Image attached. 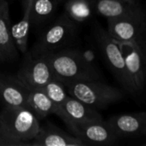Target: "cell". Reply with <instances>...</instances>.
<instances>
[{
	"mask_svg": "<svg viewBox=\"0 0 146 146\" xmlns=\"http://www.w3.org/2000/svg\"><path fill=\"white\" fill-rule=\"evenodd\" d=\"M33 1V0H32ZM32 1L23 9L22 18L15 24L11 25V35L18 51L26 54L28 50V40L31 27L30 7Z\"/></svg>",
	"mask_w": 146,
	"mask_h": 146,
	"instance_id": "cell-18",
	"label": "cell"
},
{
	"mask_svg": "<svg viewBox=\"0 0 146 146\" xmlns=\"http://www.w3.org/2000/svg\"><path fill=\"white\" fill-rule=\"evenodd\" d=\"M32 146H86L77 137L68 133L52 122L40 125L35 137L29 142Z\"/></svg>",
	"mask_w": 146,
	"mask_h": 146,
	"instance_id": "cell-11",
	"label": "cell"
},
{
	"mask_svg": "<svg viewBox=\"0 0 146 146\" xmlns=\"http://www.w3.org/2000/svg\"><path fill=\"white\" fill-rule=\"evenodd\" d=\"M94 10L107 19L143 14L136 3L126 0H94Z\"/></svg>",
	"mask_w": 146,
	"mask_h": 146,
	"instance_id": "cell-15",
	"label": "cell"
},
{
	"mask_svg": "<svg viewBox=\"0 0 146 146\" xmlns=\"http://www.w3.org/2000/svg\"><path fill=\"white\" fill-rule=\"evenodd\" d=\"M126 68L135 93L143 91L146 80V50L142 41L120 43Z\"/></svg>",
	"mask_w": 146,
	"mask_h": 146,
	"instance_id": "cell-7",
	"label": "cell"
},
{
	"mask_svg": "<svg viewBox=\"0 0 146 146\" xmlns=\"http://www.w3.org/2000/svg\"><path fill=\"white\" fill-rule=\"evenodd\" d=\"M108 123L118 137H133L146 134V112L113 116Z\"/></svg>",
	"mask_w": 146,
	"mask_h": 146,
	"instance_id": "cell-13",
	"label": "cell"
},
{
	"mask_svg": "<svg viewBox=\"0 0 146 146\" xmlns=\"http://www.w3.org/2000/svg\"><path fill=\"white\" fill-rule=\"evenodd\" d=\"M29 92L16 75L0 74V100L4 106L27 108Z\"/></svg>",
	"mask_w": 146,
	"mask_h": 146,
	"instance_id": "cell-12",
	"label": "cell"
},
{
	"mask_svg": "<svg viewBox=\"0 0 146 146\" xmlns=\"http://www.w3.org/2000/svg\"><path fill=\"white\" fill-rule=\"evenodd\" d=\"M16 77L28 90L42 89L54 79L47 53L27 54Z\"/></svg>",
	"mask_w": 146,
	"mask_h": 146,
	"instance_id": "cell-5",
	"label": "cell"
},
{
	"mask_svg": "<svg viewBox=\"0 0 146 146\" xmlns=\"http://www.w3.org/2000/svg\"><path fill=\"white\" fill-rule=\"evenodd\" d=\"M108 33L119 43L142 41L145 32L143 14L127 17L108 19Z\"/></svg>",
	"mask_w": 146,
	"mask_h": 146,
	"instance_id": "cell-9",
	"label": "cell"
},
{
	"mask_svg": "<svg viewBox=\"0 0 146 146\" xmlns=\"http://www.w3.org/2000/svg\"><path fill=\"white\" fill-rule=\"evenodd\" d=\"M55 115L65 122L67 127L75 123L102 119L96 109L70 95L62 105L57 108Z\"/></svg>",
	"mask_w": 146,
	"mask_h": 146,
	"instance_id": "cell-10",
	"label": "cell"
},
{
	"mask_svg": "<svg viewBox=\"0 0 146 146\" xmlns=\"http://www.w3.org/2000/svg\"><path fill=\"white\" fill-rule=\"evenodd\" d=\"M68 94L94 109H105L121 100L123 92L99 80L72 81L64 84Z\"/></svg>",
	"mask_w": 146,
	"mask_h": 146,
	"instance_id": "cell-2",
	"label": "cell"
},
{
	"mask_svg": "<svg viewBox=\"0 0 146 146\" xmlns=\"http://www.w3.org/2000/svg\"><path fill=\"white\" fill-rule=\"evenodd\" d=\"M65 0H33L30 7L31 26H40L52 18L59 4Z\"/></svg>",
	"mask_w": 146,
	"mask_h": 146,
	"instance_id": "cell-17",
	"label": "cell"
},
{
	"mask_svg": "<svg viewBox=\"0 0 146 146\" xmlns=\"http://www.w3.org/2000/svg\"><path fill=\"white\" fill-rule=\"evenodd\" d=\"M46 53L55 80L64 84L100 80L99 71L94 64L84 59L80 50L62 48Z\"/></svg>",
	"mask_w": 146,
	"mask_h": 146,
	"instance_id": "cell-1",
	"label": "cell"
},
{
	"mask_svg": "<svg viewBox=\"0 0 146 146\" xmlns=\"http://www.w3.org/2000/svg\"><path fill=\"white\" fill-rule=\"evenodd\" d=\"M67 128L86 145H111L115 144L118 139L108 121L102 119L75 123Z\"/></svg>",
	"mask_w": 146,
	"mask_h": 146,
	"instance_id": "cell-8",
	"label": "cell"
},
{
	"mask_svg": "<svg viewBox=\"0 0 146 146\" xmlns=\"http://www.w3.org/2000/svg\"><path fill=\"white\" fill-rule=\"evenodd\" d=\"M42 91L51 99V101L58 107L61 106L62 104L69 97L66 88L61 81L58 80H52L43 88Z\"/></svg>",
	"mask_w": 146,
	"mask_h": 146,
	"instance_id": "cell-20",
	"label": "cell"
},
{
	"mask_svg": "<svg viewBox=\"0 0 146 146\" xmlns=\"http://www.w3.org/2000/svg\"><path fill=\"white\" fill-rule=\"evenodd\" d=\"M0 146H22L21 143L13 139L5 131L0 121Z\"/></svg>",
	"mask_w": 146,
	"mask_h": 146,
	"instance_id": "cell-21",
	"label": "cell"
},
{
	"mask_svg": "<svg viewBox=\"0 0 146 146\" xmlns=\"http://www.w3.org/2000/svg\"><path fill=\"white\" fill-rule=\"evenodd\" d=\"M0 121L7 133L22 146L28 145L40 127V120L26 107L4 108L0 112Z\"/></svg>",
	"mask_w": 146,
	"mask_h": 146,
	"instance_id": "cell-3",
	"label": "cell"
},
{
	"mask_svg": "<svg viewBox=\"0 0 146 146\" xmlns=\"http://www.w3.org/2000/svg\"><path fill=\"white\" fill-rule=\"evenodd\" d=\"M18 50L11 35L9 7L7 0H0V64L15 60Z\"/></svg>",
	"mask_w": 146,
	"mask_h": 146,
	"instance_id": "cell-14",
	"label": "cell"
},
{
	"mask_svg": "<svg viewBox=\"0 0 146 146\" xmlns=\"http://www.w3.org/2000/svg\"><path fill=\"white\" fill-rule=\"evenodd\" d=\"M27 108H28L39 120L46 118L48 115L54 114L57 106L51 101L42 89L30 90L28 100Z\"/></svg>",
	"mask_w": 146,
	"mask_h": 146,
	"instance_id": "cell-16",
	"label": "cell"
},
{
	"mask_svg": "<svg viewBox=\"0 0 146 146\" xmlns=\"http://www.w3.org/2000/svg\"><path fill=\"white\" fill-rule=\"evenodd\" d=\"M22 1V7H23V9L28 6V4L32 1V0H21Z\"/></svg>",
	"mask_w": 146,
	"mask_h": 146,
	"instance_id": "cell-22",
	"label": "cell"
},
{
	"mask_svg": "<svg viewBox=\"0 0 146 146\" xmlns=\"http://www.w3.org/2000/svg\"><path fill=\"white\" fill-rule=\"evenodd\" d=\"M94 11V0H65V15L76 23L89 20Z\"/></svg>",
	"mask_w": 146,
	"mask_h": 146,
	"instance_id": "cell-19",
	"label": "cell"
},
{
	"mask_svg": "<svg viewBox=\"0 0 146 146\" xmlns=\"http://www.w3.org/2000/svg\"><path fill=\"white\" fill-rule=\"evenodd\" d=\"M126 1H129V2H133V3H135V0H126Z\"/></svg>",
	"mask_w": 146,
	"mask_h": 146,
	"instance_id": "cell-23",
	"label": "cell"
},
{
	"mask_svg": "<svg viewBox=\"0 0 146 146\" xmlns=\"http://www.w3.org/2000/svg\"><path fill=\"white\" fill-rule=\"evenodd\" d=\"M77 32V23L64 14L40 35L31 52L46 53L65 48L76 39Z\"/></svg>",
	"mask_w": 146,
	"mask_h": 146,
	"instance_id": "cell-4",
	"label": "cell"
},
{
	"mask_svg": "<svg viewBox=\"0 0 146 146\" xmlns=\"http://www.w3.org/2000/svg\"><path fill=\"white\" fill-rule=\"evenodd\" d=\"M96 40L108 65L116 79L125 90L131 93H135L126 72L125 58L120 44L112 38L107 30L102 28L96 30Z\"/></svg>",
	"mask_w": 146,
	"mask_h": 146,
	"instance_id": "cell-6",
	"label": "cell"
}]
</instances>
